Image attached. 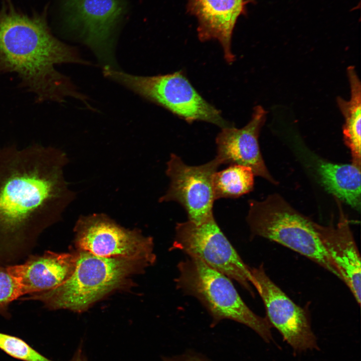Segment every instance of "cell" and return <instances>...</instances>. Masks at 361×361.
Here are the masks:
<instances>
[{
	"mask_svg": "<svg viewBox=\"0 0 361 361\" xmlns=\"http://www.w3.org/2000/svg\"><path fill=\"white\" fill-rule=\"evenodd\" d=\"M62 150L39 144L0 148V264L29 254L76 198L64 176Z\"/></svg>",
	"mask_w": 361,
	"mask_h": 361,
	"instance_id": "obj_1",
	"label": "cell"
},
{
	"mask_svg": "<svg viewBox=\"0 0 361 361\" xmlns=\"http://www.w3.org/2000/svg\"><path fill=\"white\" fill-rule=\"evenodd\" d=\"M47 9L29 14L17 8L12 0H2L0 75L15 73L20 86L33 93L39 102H62L68 97L86 102L85 96L56 66L88 62L75 48L53 35Z\"/></svg>",
	"mask_w": 361,
	"mask_h": 361,
	"instance_id": "obj_2",
	"label": "cell"
},
{
	"mask_svg": "<svg viewBox=\"0 0 361 361\" xmlns=\"http://www.w3.org/2000/svg\"><path fill=\"white\" fill-rule=\"evenodd\" d=\"M71 276L53 289L29 295L22 300L41 302L50 310L82 311L122 285L138 269L152 265L147 261L122 257H102L79 250Z\"/></svg>",
	"mask_w": 361,
	"mask_h": 361,
	"instance_id": "obj_3",
	"label": "cell"
},
{
	"mask_svg": "<svg viewBox=\"0 0 361 361\" xmlns=\"http://www.w3.org/2000/svg\"><path fill=\"white\" fill-rule=\"evenodd\" d=\"M177 289L198 299L212 318L213 326L230 319L250 328L265 342L273 341L267 318L255 313L240 296L232 279L198 259L188 256L177 265Z\"/></svg>",
	"mask_w": 361,
	"mask_h": 361,
	"instance_id": "obj_4",
	"label": "cell"
},
{
	"mask_svg": "<svg viewBox=\"0 0 361 361\" xmlns=\"http://www.w3.org/2000/svg\"><path fill=\"white\" fill-rule=\"evenodd\" d=\"M247 222L252 236L280 244L340 279L322 246L314 222L298 212L279 195L272 194L261 201H250Z\"/></svg>",
	"mask_w": 361,
	"mask_h": 361,
	"instance_id": "obj_5",
	"label": "cell"
},
{
	"mask_svg": "<svg viewBox=\"0 0 361 361\" xmlns=\"http://www.w3.org/2000/svg\"><path fill=\"white\" fill-rule=\"evenodd\" d=\"M103 73L106 77L146 100L163 107L188 123L203 121L221 128L232 125L223 118L220 111L196 91L180 71L142 76L105 66Z\"/></svg>",
	"mask_w": 361,
	"mask_h": 361,
	"instance_id": "obj_6",
	"label": "cell"
},
{
	"mask_svg": "<svg viewBox=\"0 0 361 361\" xmlns=\"http://www.w3.org/2000/svg\"><path fill=\"white\" fill-rule=\"evenodd\" d=\"M171 249L199 259L254 295L252 286L255 281L251 268L222 231L214 216L199 224L189 220L177 223Z\"/></svg>",
	"mask_w": 361,
	"mask_h": 361,
	"instance_id": "obj_7",
	"label": "cell"
},
{
	"mask_svg": "<svg viewBox=\"0 0 361 361\" xmlns=\"http://www.w3.org/2000/svg\"><path fill=\"white\" fill-rule=\"evenodd\" d=\"M130 0H63L65 26L101 59L109 60Z\"/></svg>",
	"mask_w": 361,
	"mask_h": 361,
	"instance_id": "obj_8",
	"label": "cell"
},
{
	"mask_svg": "<svg viewBox=\"0 0 361 361\" xmlns=\"http://www.w3.org/2000/svg\"><path fill=\"white\" fill-rule=\"evenodd\" d=\"M74 230L79 250L102 257L142 259L151 264L155 261L151 237L121 226L105 214L80 216Z\"/></svg>",
	"mask_w": 361,
	"mask_h": 361,
	"instance_id": "obj_9",
	"label": "cell"
},
{
	"mask_svg": "<svg viewBox=\"0 0 361 361\" xmlns=\"http://www.w3.org/2000/svg\"><path fill=\"white\" fill-rule=\"evenodd\" d=\"M256 289L264 305L266 316L296 353L317 350L307 310L296 304L268 276L262 264L251 268Z\"/></svg>",
	"mask_w": 361,
	"mask_h": 361,
	"instance_id": "obj_10",
	"label": "cell"
},
{
	"mask_svg": "<svg viewBox=\"0 0 361 361\" xmlns=\"http://www.w3.org/2000/svg\"><path fill=\"white\" fill-rule=\"evenodd\" d=\"M221 164L215 157L202 165L191 166L171 153L167 162L166 174L170 184L159 202L174 201L185 210L188 220L201 223L214 216L215 197L213 178Z\"/></svg>",
	"mask_w": 361,
	"mask_h": 361,
	"instance_id": "obj_11",
	"label": "cell"
},
{
	"mask_svg": "<svg viewBox=\"0 0 361 361\" xmlns=\"http://www.w3.org/2000/svg\"><path fill=\"white\" fill-rule=\"evenodd\" d=\"M267 112L261 105L253 108L251 118L243 127L232 125L223 128L216 138L217 155L221 164H239L250 168L255 175L276 185L277 182L268 171L262 157L258 142L261 128Z\"/></svg>",
	"mask_w": 361,
	"mask_h": 361,
	"instance_id": "obj_12",
	"label": "cell"
},
{
	"mask_svg": "<svg viewBox=\"0 0 361 361\" xmlns=\"http://www.w3.org/2000/svg\"><path fill=\"white\" fill-rule=\"evenodd\" d=\"M339 219L323 226L314 222V227L340 279L349 289L358 305L360 304V257L349 221L338 203Z\"/></svg>",
	"mask_w": 361,
	"mask_h": 361,
	"instance_id": "obj_13",
	"label": "cell"
},
{
	"mask_svg": "<svg viewBox=\"0 0 361 361\" xmlns=\"http://www.w3.org/2000/svg\"><path fill=\"white\" fill-rule=\"evenodd\" d=\"M250 0H188V12L198 20V36L201 42L217 40L226 62L232 64L233 30L238 18L246 13Z\"/></svg>",
	"mask_w": 361,
	"mask_h": 361,
	"instance_id": "obj_14",
	"label": "cell"
},
{
	"mask_svg": "<svg viewBox=\"0 0 361 361\" xmlns=\"http://www.w3.org/2000/svg\"><path fill=\"white\" fill-rule=\"evenodd\" d=\"M76 253L46 251L41 255H29L22 264L7 265L19 285L22 296L49 291L64 283L72 274Z\"/></svg>",
	"mask_w": 361,
	"mask_h": 361,
	"instance_id": "obj_15",
	"label": "cell"
},
{
	"mask_svg": "<svg viewBox=\"0 0 361 361\" xmlns=\"http://www.w3.org/2000/svg\"><path fill=\"white\" fill-rule=\"evenodd\" d=\"M316 168L321 183L328 192L360 211V166L319 160Z\"/></svg>",
	"mask_w": 361,
	"mask_h": 361,
	"instance_id": "obj_16",
	"label": "cell"
},
{
	"mask_svg": "<svg viewBox=\"0 0 361 361\" xmlns=\"http://www.w3.org/2000/svg\"><path fill=\"white\" fill-rule=\"evenodd\" d=\"M346 72L350 88V99L337 97L336 102L344 119L343 139L350 149L351 163L360 166L361 83L354 66H349Z\"/></svg>",
	"mask_w": 361,
	"mask_h": 361,
	"instance_id": "obj_17",
	"label": "cell"
},
{
	"mask_svg": "<svg viewBox=\"0 0 361 361\" xmlns=\"http://www.w3.org/2000/svg\"><path fill=\"white\" fill-rule=\"evenodd\" d=\"M254 175L250 168L239 164L217 171L213 178L216 200L237 198L250 192L254 187Z\"/></svg>",
	"mask_w": 361,
	"mask_h": 361,
	"instance_id": "obj_18",
	"label": "cell"
},
{
	"mask_svg": "<svg viewBox=\"0 0 361 361\" xmlns=\"http://www.w3.org/2000/svg\"><path fill=\"white\" fill-rule=\"evenodd\" d=\"M0 349L11 357L22 361H53L22 338L2 332H0Z\"/></svg>",
	"mask_w": 361,
	"mask_h": 361,
	"instance_id": "obj_19",
	"label": "cell"
},
{
	"mask_svg": "<svg viewBox=\"0 0 361 361\" xmlns=\"http://www.w3.org/2000/svg\"><path fill=\"white\" fill-rule=\"evenodd\" d=\"M22 296L19 285L9 273L7 265L0 264V315L10 319L11 304Z\"/></svg>",
	"mask_w": 361,
	"mask_h": 361,
	"instance_id": "obj_20",
	"label": "cell"
},
{
	"mask_svg": "<svg viewBox=\"0 0 361 361\" xmlns=\"http://www.w3.org/2000/svg\"><path fill=\"white\" fill-rule=\"evenodd\" d=\"M163 361H208L204 357L196 354H189L180 357L164 358Z\"/></svg>",
	"mask_w": 361,
	"mask_h": 361,
	"instance_id": "obj_21",
	"label": "cell"
},
{
	"mask_svg": "<svg viewBox=\"0 0 361 361\" xmlns=\"http://www.w3.org/2000/svg\"><path fill=\"white\" fill-rule=\"evenodd\" d=\"M69 361H87L86 357L82 351L81 346H80L73 357Z\"/></svg>",
	"mask_w": 361,
	"mask_h": 361,
	"instance_id": "obj_22",
	"label": "cell"
}]
</instances>
